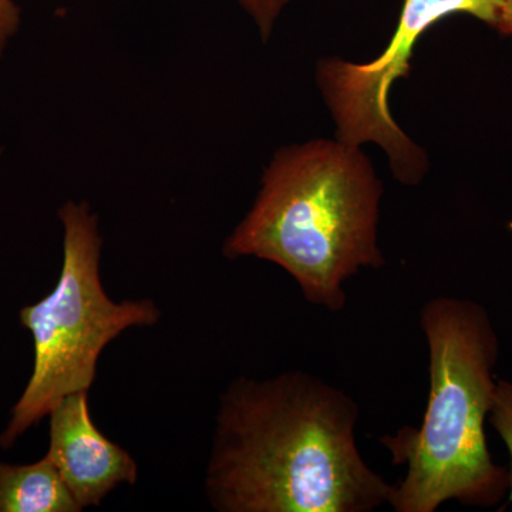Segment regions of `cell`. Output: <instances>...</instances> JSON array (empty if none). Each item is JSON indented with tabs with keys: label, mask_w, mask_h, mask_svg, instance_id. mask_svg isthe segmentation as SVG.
I'll return each mask as SVG.
<instances>
[{
	"label": "cell",
	"mask_w": 512,
	"mask_h": 512,
	"mask_svg": "<svg viewBox=\"0 0 512 512\" xmlns=\"http://www.w3.org/2000/svg\"><path fill=\"white\" fill-rule=\"evenodd\" d=\"M382 197V180L362 147L335 137L279 148L224 255L272 262L292 276L306 301L343 312L348 281L386 264Z\"/></svg>",
	"instance_id": "cell-2"
},
{
	"label": "cell",
	"mask_w": 512,
	"mask_h": 512,
	"mask_svg": "<svg viewBox=\"0 0 512 512\" xmlns=\"http://www.w3.org/2000/svg\"><path fill=\"white\" fill-rule=\"evenodd\" d=\"M79 511L49 458L25 466L0 463V512Z\"/></svg>",
	"instance_id": "cell-7"
},
{
	"label": "cell",
	"mask_w": 512,
	"mask_h": 512,
	"mask_svg": "<svg viewBox=\"0 0 512 512\" xmlns=\"http://www.w3.org/2000/svg\"><path fill=\"white\" fill-rule=\"evenodd\" d=\"M234 2L254 22L261 39L268 42L282 13L295 0H234Z\"/></svg>",
	"instance_id": "cell-9"
},
{
	"label": "cell",
	"mask_w": 512,
	"mask_h": 512,
	"mask_svg": "<svg viewBox=\"0 0 512 512\" xmlns=\"http://www.w3.org/2000/svg\"><path fill=\"white\" fill-rule=\"evenodd\" d=\"M63 264L59 282L35 305L20 311V323L32 333L35 363L28 386L12 410L0 446L16 440L70 394L89 392L104 348L130 328L154 326L156 303L111 301L100 276L103 238L99 220L86 201L64 202Z\"/></svg>",
	"instance_id": "cell-4"
},
{
	"label": "cell",
	"mask_w": 512,
	"mask_h": 512,
	"mask_svg": "<svg viewBox=\"0 0 512 512\" xmlns=\"http://www.w3.org/2000/svg\"><path fill=\"white\" fill-rule=\"evenodd\" d=\"M359 406L320 377L241 376L222 393L205 491L221 512H372L394 484L366 463Z\"/></svg>",
	"instance_id": "cell-1"
},
{
	"label": "cell",
	"mask_w": 512,
	"mask_h": 512,
	"mask_svg": "<svg viewBox=\"0 0 512 512\" xmlns=\"http://www.w3.org/2000/svg\"><path fill=\"white\" fill-rule=\"evenodd\" d=\"M420 328L429 349V397L420 426L380 437L406 476L394 484V512H436L447 501L498 507L510 470L498 466L485 436L500 340L490 312L473 299L424 303Z\"/></svg>",
	"instance_id": "cell-3"
},
{
	"label": "cell",
	"mask_w": 512,
	"mask_h": 512,
	"mask_svg": "<svg viewBox=\"0 0 512 512\" xmlns=\"http://www.w3.org/2000/svg\"><path fill=\"white\" fill-rule=\"evenodd\" d=\"M493 429L497 431L498 436L504 441L510 454V491H508V501L512 503V380H497L491 400L490 413H488Z\"/></svg>",
	"instance_id": "cell-8"
},
{
	"label": "cell",
	"mask_w": 512,
	"mask_h": 512,
	"mask_svg": "<svg viewBox=\"0 0 512 512\" xmlns=\"http://www.w3.org/2000/svg\"><path fill=\"white\" fill-rule=\"evenodd\" d=\"M49 416L50 446L46 457L82 510L99 507L121 484L137 483L134 458L94 424L89 392L64 397Z\"/></svg>",
	"instance_id": "cell-6"
},
{
	"label": "cell",
	"mask_w": 512,
	"mask_h": 512,
	"mask_svg": "<svg viewBox=\"0 0 512 512\" xmlns=\"http://www.w3.org/2000/svg\"><path fill=\"white\" fill-rule=\"evenodd\" d=\"M504 0H403L389 45L370 62L323 57L316 64L320 96L336 127V138L383 151L394 180L423 183L430 170L426 151L404 133L390 110L394 84L409 76L414 47L427 30L454 15L473 16L494 28Z\"/></svg>",
	"instance_id": "cell-5"
},
{
	"label": "cell",
	"mask_w": 512,
	"mask_h": 512,
	"mask_svg": "<svg viewBox=\"0 0 512 512\" xmlns=\"http://www.w3.org/2000/svg\"><path fill=\"white\" fill-rule=\"evenodd\" d=\"M20 28V8L15 0H0V57Z\"/></svg>",
	"instance_id": "cell-10"
},
{
	"label": "cell",
	"mask_w": 512,
	"mask_h": 512,
	"mask_svg": "<svg viewBox=\"0 0 512 512\" xmlns=\"http://www.w3.org/2000/svg\"><path fill=\"white\" fill-rule=\"evenodd\" d=\"M494 29L501 35L512 36V0H504Z\"/></svg>",
	"instance_id": "cell-11"
}]
</instances>
